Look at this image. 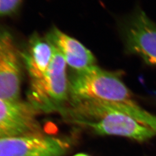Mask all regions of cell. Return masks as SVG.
Returning a JSON list of instances; mask_svg holds the SVG:
<instances>
[{
  "mask_svg": "<svg viewBox=\"0 0 156 156\" xmlns=\"http://www.w3.org/2000/svg\"><path fill=\"white\" fill-rule=\"evenodd\" d=\"M46 38L62 55L67 66L76 72L94 66L95 58L92 53L78 40L58 28H52Z\"/></svg>",
  "mask_w": 156,
  "mask_h": 156,
  "instance_id": "8",
  "label": "cell"
},
{
  "mask_svg": "<svg viewBox=\"0 0 156 156\" xmlns=\"http://www.w3.org/2000/svg\"><path fill=\"white\" fill-rule=\"evenodd\" d=\"M54 53V46L46 37L42 38L38 34L30 37L27 49L21 52V57L31 80L44 76L50 66Z\"/></svg>",
  "mask_w": 156,
  "mask_h": 156,
  "instance_id": "9",
  "label": "cell"
},
{
  "mask_svg": "<svg viewBox=\"0 0 156 156\" xmlns=\"http://www.w3.org/2000/svg\"><path fill=\"white\" fill-rule=\"evenodd\" d=\"M37 112L30 103L0 99V138L42 133Z\"/></svg>",
  "mask_w": 156,
  "mask_h": 156,
  "instance_id": "7",
  "label": "cell"
},
{
  "mask_svg": "<svg viewBox=\"0 0 156 156\" xmlns=\"http://www.w3.org/2000/svg\"><path fill=\"white\" fill-rule=\"evenodd\" d=\"M89 156L87 154H82V153H80V154H76L75 156Z\"/></svg>",
  "mask_w": 156,
  "mask_h": 156,
  "instance_id": "11",
  "label": "cell"
},
{
  "mask_svg": "<svg viewBox=\"0 0 156 156\" xmlns=\"http://www.w3.org/2000/svg\"><path fill=\"white\" fill-rule=\"evenodd\" d=\"M119 30L126 51L156 66V23L140 8L125 17Z\"/></svg>",
  "mask_w": 156,
  "mask_h": 156,
  "instance_id": "4",
  "label": "cell"
},
{
  "mask_svg": "<svg viewBox=\"0 0 156 156\" xmlns=\"http://www.w3.org/2000/svg\"><path fill=\"white\" fill-rule=\"evenodd\" d=\"M54 49V56L47 71L42 77L31 82L29 103L37 111L60 108L69 94L67 63L55 46Z\"/></svg>",
  "mask_w": 156,
  "mask_h": 156,
  "instance_id": "3",
  "label": "cell"
},
{
  "mask_svg": "<svg viewBox=\"0 0 156 156\" xmlns=\"http://www.w3.org/2000/svg\"><path fill=\"white\" fill-rule=\"evenodd\" d=\"M67 148L65 141L42 133L0 138V156H59Z\"/></svg>",
  "mask_w": 156,
  "mask_h": 156,
  "instance_id": "6",
  "label": "cell"
},
{
  "mask_svg": "<svg viewBox=\"0 0 156 156\" xmlns=\"http://www.w3.org/2000/svg\"><path fill=\"white\" fill-rule=\"evenodd\" d=\"M73 100H94L111 104L127 103L133 99L116 73L93 66L77 71L69 82Z\"/></svg>",
  "mask_w": 156,
  "mask_h": 156,
  "instance_id": "2",
  "label": "cell"
},
{
  "mask_svg": "<svg viewBox=\"0 0 156 156\" xmlns=\"http://www.w3.org/2000/svg\"><path fill=\"white\" fill-rule=\"evenodd\" d=\"M74 121L102 135H115L145 141L156 135L151 128L127 114L106 106L100 101L73 100Z\"/></svg>",
  "mask_w": 156,
  "mask_h": 156,
  "instance_id": "1",
  "label": "cell"
},
{
  "mask_svg": "<svg viewBox=\"0 0 156 156\" xmlns=\"http://www.w3.org/2000/svg\"><path fill=\"white\" fill-rule=\"evenodd\" d=\"M22 60L11 32L0 28V99L19 100Z\"/></svg>",
  "mask_w": 156,
  "mask_h": 156,
  "instance_id": "5",
  "label": "cell"
},
{
  "mask_svg": "<svg viewBox=\"0 0 156 156\" xmlns=\"http://www.w3.org/2000/svg\"><path fill=\"white\" fill-rule=\"evenodd\" d=\"M23 2V0H0V18L15 15Z\"/></svg>",
  "mask_w": 156,
  "mask_h": 156,
  "instance_id": "10",
  "label": "cell"
}]
</instances>
